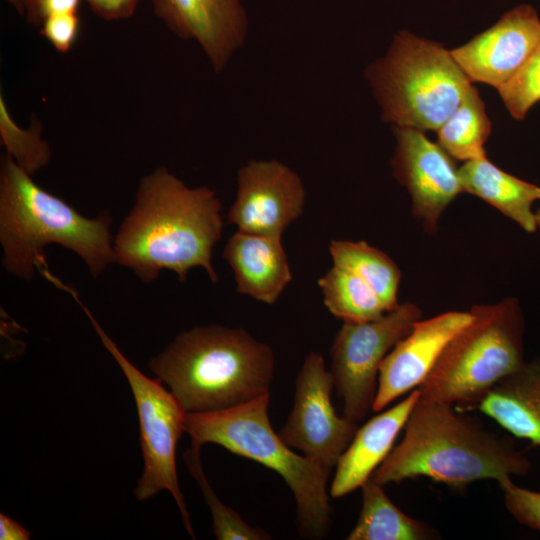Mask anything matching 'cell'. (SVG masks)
I'll return each instance as SVG.
<instances>
[{
	"label": "cell",
	"instance_id": "cell-20",
	"mask_svg": "<svg viewBox=\"0 0 540 540\" xmlns=\"http://www.w3.org/2000/svg\"><path fill=\"white\" fill-rule=\"evenodd\" d=\"M362 507L347 540H430L440 538L427 523L401 511L383 485L371 478L361 487Z\"/></svg>",
	"mask_w": 540,
	"mask_h": 540
},
{
	"label": "cell",
	"instance_id": "cell-14",
	"mask_svg": "<svg viewBox=\"0 0 540 540\" xmlns=\"http://www.w3.org/2000/svg\"><path fill=\"white\" fill-rule=\"evenodd\" d=\"M155 15L177 37L196 41L213 71L221 73L247 38L241 0H151Z\"/></svg>",
	"mask_w": 540,
	"mask_h": 540
},
{
	"label": "cell",
	"instance_id": "cell-25",
	"mask_svg": "<svg viewBox=\"0 0 540 540\" xmlns=\"http://www.w3.org/2000/svg\"><path fill=\"white\" fill-rule=\"evenodd\" d=\"M200 448L191 445L184 453V459L190 474L197 481L210 508L213 525L212 530L219 540H267L271 537L264 530L245 522L240 515L223 504L211 488L200 460Z\"/></svg>",
	"mask_w": 540,
	"mask_h": 540
},
{
	"label": "cell",
	"instance_id": "cell-17",
	"mask_svg": "<svg viewBox=\"0 0 540 540\" xmlns=\"http://www.w3.org/2000/svg\"><path fill=\"white\" fill-rule=\"evenodd\" d=\"M222 256L234 273L236 291L257 301L274 304L292 280L281 237L237 230Z\"/></svg>",
	"mask_w": 540,
	"mask_h": 540
},
{
	"label": "cell",
	"instance_id": "cell-32",
	"mask_svg": "<svg viewBox=\"0 0 540 540\" xmlns=\"http://www.w3.org/2000/svg\"><path fill=\"white\" fill-rule=\"evenodd\" d=\"M15 7L18 13L25 16L27 22L31 25L40 28L41 21L38 15L39 0H8Z\"/></svg>",
	"mask_w": 540,
	"mask_h": 540
},
{
	"label": "cell",
	"instance_id": "cell-8",
	"mask_svg": "<svg viewBox=\"0 0 540 540\" xmlns=\"http://www.w3.org/2000/svg\"><path fill=\"white\" fill-rule=\"evenodd\" d=\"M73 297L91 321L104 347L119 364L135 399L144 458V471L135 489L136 497L146 500L161 490L169 491L181 512L188 533L194 538L176 470V445L185 432V410L158 378H148L129 362L81 303L76 293Z\"/></svg>",
	"mask_w": 540,
	"mask_h": 540
},
{
	"label": "cell",
	"instance_id": "cell-3",
	"mask_svg": "<svg viewBox=\"0 0 540 540\" xmlns=\"http://www.w3.org/2000/svg\"><path fill=\"white\" fill-rule=\"evenodd\" d=\"M271 347L242 328L212 324L180 333L149 362L185 412L228 409L269 393Z\"/></svg>",
	"mask_w": 540,
	"mask_h": 540
},
{
	"label": "cell",
	"instance_id": "cell-9",
	"mask_svg": "<svg viewBox=\"0 0 540 540\" xmlns=\"http://www.w3.org/2000/svg\"><path fill=\"white\" fill-rule=\"evenodd\" d=\"M421 318V309L406 301L376 320L343 322L330 349L329 371L346 418L359 423L372 410L383 359Z\"/></svg>",
	"mask_w": 540,
	"mask_h": 540
},
{
	"label": "cell",
	"instance_id": "cell-23",
	"mask_svg": "<svg viewBox=\"0 0 540 540\" xmlns=\"http://www.w3.org/2000/svg\"><path fill=\"white\" fill-rule=\"evenodd\" d=\"M317 283L324 305L343 322H368L388 312L375 291L348 269L333 264Z\"/></svg>",
	"mask_w": 540,
	"mask_h": 540
},
{
	"label": "cell",
	"instance_id": "cell-28",
	"mask_svg": "<svg viewBox=\"0 0 540 540\" xmlns=\"http://www.w3.org/2000/svg\"><path fill=\"white\" fill-rule=\"evenodd\" d=\"M80 30V19L76 14H59L46 17L40 34L60 53H67L75 44Z\"/></svg>",
	"mask_w": 540,
	"mask_h": 540
},
{
	"label": "cell",
	"instance_id": "cell-30",
	"mask_svg": "<svg viewBox=\"0 0 540 540\" xmlns=\"http://www.w3.org/2000/svg\"><path fill=\"white\" fill-rule=\"evenodd\" d=\"M81 0H39L38 15L41 21L51 15L76 14Z\"/></svg>",
	"mask_w": 540,
	"mask_h": 540
},
{
	"label": "cell",
	"instance_id": "cell-33",
	"mask_svg": "<svg viewBox=\"0 0 540 540\" xmlns=\"http://www.w3.org/2000/svg\"><path fill=\"white\" fill-rule=\"evenodd\" d=\"M535 219L537 224V229L540 230V208L535 212Z\"/></svg>",
	"mask_w": 540,
	"mask_h": 540
},
{
	"label": "cell",
	"instance_id": "cell-10",
	"mask_svg": "<svg viewBox=\"0 0 540 540\" xmlns=\"http://www.w3.org/2000/svg\"><path fill=\"white\" fill-rule=\"evenodd\" d=\"M333 387L322 355L309 352L296 377L292 410L278 432L289 447L330 469L336 466L359 427L336 414L331 402Z\"/></svg>",
	"mask_w": 540,
	"mask_h": 540
},
{
	"label": "cell",
	"instance_id": "cell-16",
	"mask_svg": "<svg viewBox=\"0 0 540 540\" xmlns=\"http://www.w3.org/2000/svg\"><path fill=\"white\" fill-rule=\"evenodd\" d=\"M419 396L420 392L416 388L402 401L385 411L382 410L380 414L358 427L336 463L330 487V495L333 498L343 497L361 488L370 479L393 449L394 441L404 429Z\"/></svg>",
	"mask_w": 540,
	"mask_h": 540
},
{
	"label": "cell",
	"instance_id": "cell-7",
	"mask_svg": "<svg viewBox=\"0 0 540 540\" xmlns=\"http://www.w3.org/2000/svg\"><path fill=\"white\" fill-rule=\"evenodd\" d=\"M364 76L381 108L397 127L435 130L461 103L472 82L441 44L401 31Z\"/></svg>",
	"mask_w": 540,
	"mask_h": 540
},
{
	"label": "cell",
	"instance_id": "cell-22",
	"mask_svg": "<svg viewBox=\"0 0 540 540\" xmlns=\"http://www.w3.org/2000/svg\"><path fill=\"white\" fill-rule=\"evenodd\" d=\"M491 133L485 104L473 85L437 130L438 144L454 159L469 161L486 156L484 145Z\"/></svg>",
	"mask_w": 540,
	"mask_h": 540
},
{
	"label": "cell",
	"instance_id": "cell-12",
	"mask_svg": "<svg viewBox=\"0 0 540 540\" xmlns=\"http://www.w3.org/2000/svg\"><path fill=\"white\" fill-rule=\"evenodd\" d=\"M305 188L286 164L250 160L237 173L236 197L227 219L239 231L282 237L304 209Z\"/></svg>",
	"mask_w": 540,
	"mask_h": 540
},
{
	"label": "cell",
	"instance_id": "cell-11",
	"mask_svg": "<svg viewBox=\"0 0 540 540\" xmlns=\"http://www.w3.org/2000/svg\"><path fill=\"white\" fill-rule=\"evenodd\" d=\"M393 132V176L409 192L413 216L429 235H434L444 210L463 192L459 168L454 158L423 131L393 126Z\"/></svg>",
	"mask_w": 540,
	"mask_h": 540
},
{
	"label": "cell",
	"instance_id": "cell-26",
	"mask_svg": "<svg viewBox=\"0 0 540 540\" xmlns=\"http://www.w3.org/2000/svg\"><path fill=\"white\" fill-rule=\"evenodd\" d=\"M502 101L517 120L525 118L540 101V43L517 74L498 89Z\"/></svg>",
	"mask_w": 540,
	"mask_h": 540
},
{
	"label": "cell",
	"instance_id": "cell-15",
	"mask_svg": "<svg viewBox=\"0 0 540 540\" xmlns=\"http://www.w3.org/2000/svg\"><path fill=\"white\" fill-rule=\"evenodd\" d=\"M473 318L470 311H447L415 322L383 359L372 410L381 412L425 380L450 339Z\"/></svg>",
	"mask_w": 540,
	"mask_h": 540
},
{
	"label": "cell",
	"instance_id": "cell-29",
	"mask_svg": "<svg viewBox=\"0 0 540 540\" xmlns=\"http://www.w3.org/2000/svg\"><path fill=\"white\" fill-rule=\"evenodd\" d=\"M92 12L105 21L128 19L141 0H84Z\"/></svg>",
	"mask_w": 540,
	"mask_h": 540
},
{
	"label": "cell",
	"instance_id": "cell-2",
	"mask_svg": "<svg viewBox=\"0 0 540 540\" xmlns=\"http://www.w3.org/2000/svg\"><path fill=\"white\" fill-rule=\"evenodd\" d=\"M530 469V460L511 438L486 429L455 406L419 396L401 442L370 478L384 486L424 476L459 488L480 480L500 484Z\"/></svg>",
	"mask_w": 540,
	"mask_h": 540
},
{
	"label": "cell",
	"instance_id": "cell-18",
	"mask_svg": "<svg viewBox=\"0 0 540 540\" xmlns=\"http://www.w3.org/2000/svg\"><path fill=\"white\" fill-rule=\"evenodd\" d=\"M517 438L540 445V358L501 380L474 407Z\"/></svg>",
	"mask_w": 540,
	"mask_h": 540
},
{
	"label": "cell",
	"instance_id": "cell-6",
	"mask_svg": "<svg viewBox=\"0 0 540 540\" xmlns=\"http://www.w3.org/2000/svg\"><path fill=\"white\" fill-rule=\"evenodd\" d=\"M470 311L472 320L450 339L417 388L421 399L474 409L525 363V324L517 298L475 304Z\"/></svg>",
	"mask_w": 540,
	"mask_h": 540
},
{
	"label": "cell",
	"instance_id": "cell-24",
	"mask_svg": "<svg viewBox=\"0 0 540 540\" xmlns=\"http://www.w3.org/2000/svg\"><path fill=\"white\" fill-rule=\"evenodd\" d=\"M43 125L34 120L29 128L20 127L12 117L0 93V139L6 154L31 176L45 167L50 158L49 144L42 139Z\"/></svg>",
	"mask_w": 540,
	"mask_h": 540
},
{
	"label": "cell",
	"instance_id": "cell-1",
	"mask_svg": "<svg viewBox=\"0 0 540 540\" xmlns=\"http://www.w3.org/2000/svg\"><path fill=\"white\" fill-rule=\"evenodd\" d=\"M221 209L215 191L190 188L158 167L141 179L135 203L113 240L116 263L146 283L164 269L185 282L194 267H202L217 283L212 251L223 231Z\"/></svg>",
	"mask_w": 540,
	"mask_h": 540
},
{
	"label": "cell",
	"instance_id": "cell-31",
	"mask_svg": "<svg viewBox=\"0 0 540 540\" xmlns=\"http://www.w3.org/2000/svg\"><path fill=\"white\" fill-rule=\"evenodd\" d=\"M0 539L1 540H28L29 532L20 524L7 515L0 514Z\"/></svg>",
	"mask_w": 540,
	"mask_h": 540
},
{
	"label": "cell",
	"instance_id": "cell-19",
	"mask_svg": "<svg viewBox=\"0 0 540 540\" xmlns=\"http://www.w3.org/2000/svg\"><path fill=\"white\" fill-rule=\"evenodd\" d=\"M459 177L463 192L479 197L524 231L537 230L532 205L540 200L539 186L505 172L487 157L464 162Z\"/></svg>",
	"mask_w": 540,
	"mask_h": 540
},
{
	"label": "cell",
	"instance_id": "cell-13",
	"mask_svg": "<svg viewBox=\"0 0 540 540\" xmlns=\"http://www.w3.org/2000/svg\"><path fill=\"white\" fill-rule=\"evenodd\" d=\"M539 43L538 14L532 6L523 4L450 52L472 83L498 90L517 74Z\"/></svg>",
	"mask_w": 540,
	"mask_h": 540
},
{
	"label": "cell",
	"instance_id": "cell-27",
	"mask_svg": "<svg viewBox=\"0 0 540 540\" xmlns=\"http://www.w3.org/2000/svg\"><path fill=\"white\" fill-rule=\"evenodd\" d=\"M498 485L510 515L520 524L540 532V491L520 487L512 479Z\"/></svg>",
	"mask_w": 540,
	"mask_h": 540
},
{
	"label": "cell",
	"instance_id": "cell-4",
	"mask_svg": "<svg viewBox=\"0 0 540 540\" xmlns=\"http://www.w3.org/2000/svg\"><path fill=\"white\" fill-rule=\"evenodd\" d=\"M111 223L108 212L84 217L36 184L12 157H1L0 242L8 273L31 280L47 268L44 248L52 243L79 255L96 278L116 263Z\"/></svg>",
	"mask_w": 540,
	"mask_h": 540
},
{
	"label": "cell",
	"instance_id": "cell-21",
	"mask_svg": "<svg viewBox=\"0 0 540 540\" xmlns=\"http://www.w3.org/2000/svg\"><path fill=\"white\" fill-rule=\"evenodd\" d=\"M334 265L348 269L364 280L380 297L387 311L396 309L401 271L385 252L365 241L331 240Z\"/></svg>",
	"mask_w": 540,
	"mask_h": 540
},
{
	"label": "cell",
	"instance_id": "cell-5",
	"mask_svg": "<svg viewBox=\"0 0 540 540\" xmlns=\"http://www.w3.org/2000/svg\"><path fill=\"white\" fill-rule=\"evenodd\" d=\"M269 402L270 393L224 410L186 412L185 432L193 446L215 443L278 473L295 497L301 532L321 538L331 522L327 483L332 469L293 452L271 426Z\"/></svg>",
	"mask_w": 540,
	"mask_h": 540
}]
</instances>
